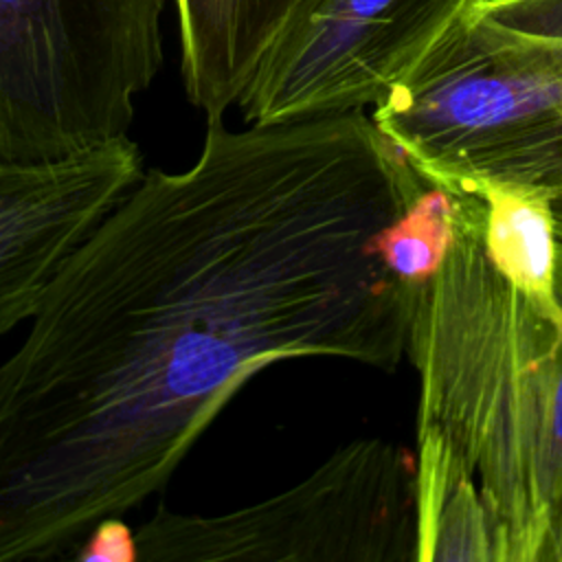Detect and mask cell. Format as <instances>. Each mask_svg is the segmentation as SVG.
<instances>
[{
	"label": "cell",
	"instance_id": "7c38bea8",
	"mask_svg": "<svg viewBox=\"0 0 562 562\" xmlns=\"http://www.w3.org/2000/svg\"><path fill=\"white\" fill-rule=\"evenodd\" d=\"M476 11L507 31L562 40V0H483Z\"/></svg>",
	"mask_w": 562,
	"mask_h": 562
},
{
	"label": "cell",
	"instance_id": "9c48e42d",
	"mask_svg": "<svg viewBox=\"0 0 562 562\" xmlns=\"http://www.w3.org/2000/svg\"><path fill=\"white\" fill-rule=\"evenodd\" d=\"M468 191L483 202V248L492 266L547 316L562 323L553 198L540 187L472 178Z\"/></svg>",
	"mask_w": 562,
	"mask_h": 562
},
{
	"label": "cell",
	"instance_id": "8992f818",
	"mask_svg": "<svg viewBox=\"0 0 562 562\" xmlns=\"http://www.w3.org/2000/svg\"><path fill=\"white\" fill-rule=\"evenodd\" d=\"M483 0H307L239 99L250 125L375 105Z\"/></svg>",
	"mask_w": 562,
	"mask_h": 562
},
{
	"label": "cell",
	"instance_id": "4fadbf2b",
	"mask_svg": "<svg viewBox=\"0 0 562 562\" xmlns=\"http://www.w3.org/2000/svg\"><path fill=\"white\" fill-rule=\"evenodd\" d=\"M72 558L79 562H134L138 560L136 531L121 516H108L88 531Z\"/></svg>",
	"mask_w": 562,
	"mask_h": 562
},
{
	"label": "cell",
	"instance_id": "30bf717a",
	"mask_svg": "<svg viewBox=\"0 0 562 562\" xmlns=\"http://www.w3.org/2000/svg\"><path fill=\"white\" fill-rule=\"evenodd\" d=\"M417 562H498L481 492L446 437L417 426Z\"/></svg>",
	"mask_w": 562,
	"mask_h": 562
},
{
	"label": "cell",
	"instance_id": "3957f363",
	"mask_svg": "<svg viewBox=\"0 0 562 562\" xmlns=\"http://www.w3.org/2000/svg\"><path fill=\"white\" fill-rule=\"evenodd\" d=\"M415 171L446 191L472 178L553 198L562 279V40L465 15L371 112Z\"/></svg>",
	"mask_w": 562,
	"mask_h": 562
},
{
	"label": "cell",
	"instance_id": "277c9868",
	"mask_svg": "<svg viewBox=\"0 0 562 562\" xmlns=\"http://www.w3.org/2000/svg\"><path fill=\"white\" fill-rule=\"evenodd\" d=\"M167 0H0V158L121 140L162 64Z\"/></svg>",
	"mask_w": 562,
	"mask_h": 562
},
{
	"label": "cell",
	"instance_id": "52a82bcc",
	"mask_svg": "<svg viewBox=\"0 0 562 562\" xmlns=\"http://www.w3.org/2000/svg\"><path fill=\"white\" fill-rule=\"evenodd\" d=\"M143 173L127 136L59 160L0 158V338L33 318L68 257Z\"/></svg>",
	"mask_w": 562,
	"mask_h": 562
},
{
	"label": "cell",
	"instance_id": "5b68a950",
	"mask_svg": "<svg viewBox=\"0 0 562 562\" xmlns=\"http://www.w3.org/2000/svg\"><path fill=\"white\" fill-rule=\"evenodd\" d=\"M136 542L145 562H417V465L391 441L358 439L261 503L215 516L158 507Z\"/></svg>",
	"mask_w": 562,
	"mask_h": 562
},
{
	"label": "cell",
	"instance_id": "ba28073f",
	"mask_svg": "<svg viewBox=\"0 0 562 562\" xmlns=\"http://www.w3.org/2000/svg\"><path fill=\"white\" fill-rule=\"evenodd\" d=\"M307 0H176L180 70L209 121L239 103L261 57Z\"/></svg>",
	"mask_w": 562,
	"mask_h": 562
},
{
	"label": "cell",
	"instance_id": "8fae6325",
	"mask_svg": "<svg viewBox=\"0 0 562 562\" xmlns=\"http://www.w3.org/2000/svg\"><path fill=\"white\" fill-rule=\"evenodd\" d=\"M454 237L457 198L437 184H428L375 237V250L402 283L419 288L439 272Z\"/></svg>",
	"mask_w": 562,
	"mask_h": 562
},
{
	"label": "cell",
	"instance_id": "6da1fadb",
	"mask_svg": "<svg viewBox=\"0 0 562 562\" xmlns=\"http://www.w3.org/2000/svg\"><path fill=\"white\" fill-rule=\"evenodd\" d=\"M426 187L364 110L209 121L189 169L143 173L0 362V562L140 505L272 362L395 369L417 288L375 237Z\"/></svg>",
	"mask_w": 562,
	"mask_h": 562
},
{
	"label": "cell",
	"instance_id": "7a4b0ae2",
	"mask_svg": "<svg viewBox=\"0 0 562 562\" xmlns=\"http://www.w3.org/2000/svg\"><path fill=\"white\" fill-rule=\"evenodd\" d=\"M454 198V244L408 325L419 422L474 479L498 562H562V323L487 259L481 198Z\"/></svg>",
	"mask_w": 562,
	"mask_h": 562
}]
</instances>
